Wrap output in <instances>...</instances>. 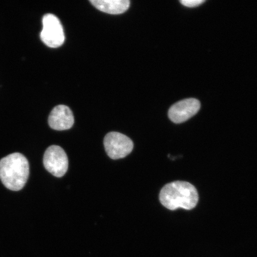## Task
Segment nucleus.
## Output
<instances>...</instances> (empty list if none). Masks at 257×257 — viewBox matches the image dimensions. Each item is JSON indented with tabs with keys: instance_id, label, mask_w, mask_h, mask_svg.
Listing matches in <instances>:
<instances>
[{
	"instance_id": "nucleus-6",
	"label": "nucleus",
	"mask_w": 257,
	"mask_h": 257,
	"mask_svg": "<svg viewBox=\"0 0 257 257\" xmlns=\"http://www.w3.org/2000/svg\"><path fill=\"white\" fill-rule=\"evenodd\" d=\"M201 104L197 99L188 98L176 102L170 108L169 117L175 123H181L194 116L200 110Z\"/></svg>"
},
{
	"instance_id": "nucleus-8",
	"label": "nucleus",
	"mask_w": 257,
	"mask_h": 257,
	"mask_svg": "<svg viewBox=\"0 0 257 257\" xmlns=\"http://www.w3.org/2000/svg\"><path fill=\"white\" fill-rule=\"evenodd\" d=\"M90 3L99 11L111 15L123 14L130 5L128 0H90Z\"/></svg>"
},
{
	"instance_id": "nucleus-5",
	"label": "nucleus",
	"mask_w": 257,
	"mask_h": 257,
	"mask_svg": "<svg viewBox=\"0 0 257 257\" xmlns=\"http://www.w3.org/2000/svg\"><path fill=\"white\" fill-rule=\"evenodd\" d=\"M43 163L45 168L53 176L61 178L68 169V159L62 148L51 146L44 153Z\"/></svg>"
},
{
	"instance_id": "nucleus-9",
	"label": "nucleus",
	"mask_w": 257,
	"mask_h": 257,
	"mask_svg": "<svg viewBox=\"0 0 257 257\" xmlns=\"http://www.w3.org/2000/svg\"><path fill=\"white\" fill-rule=\"evenodd\" d=\"M181 2L182 5L188 8H195L201 5L205 2L204 0H182Z\"/></svg>"
},
{
	"instance_id": "nucleus-4",
	"label": "nucleus",
	"mask_w": 257,
	"mask_h": 257,
	"mask_svg": "<svg viewBox=\"0 0 257 257\" xmlns=\"http://www.w3.org/2000/svg\"><path fill=\"white\" fill-rule=\"evenodd\" d=\"M104 145L108 156L113 160L124 158L133 152L134 149L133 141L124 135L116 132L106 135Z\"/></svg>"
},
{
	"instance_id": "nucleus-3",
	"label": "nucleus",
	"mask_w": 257,
	"mask_h": 257,
	"mask_svg": "<svg viewBox=\"0 0 257 257\" xmlns=\"http://www.w3.org/2000/svg\"><path fill=\"white\" fill-rule=\"evenodd\" d=\"M43 30L40 37L48 47L57 48L63 45L65 40L62 24L54 15L46 14L43 18Z\"/></svg>"
},
{
	"instance_id": "nucleus-2",
	"label": "nucleus",
	"mask_w": 257,
	"mask_h": 257,
	"mask_svg": "<svg viewBox=\"0 0 257 257\" xmlns=\"http://www.w3.org/2000/svg\"><path fill=\"white\" fill-rule=\"evenodd\" d=\"M160 201L170 210L179 208L192 210L198 202L197 189L190 183L175 181L166 185L160 193Z\"/></svg>"
},
{
	"instance_id": "nucleus-7",
	"label": "nucleus",
	"mask_w": 257,
	"mask_h": 257,
	"mask_svg": "<svg viewBox=\"0 0 257 257\" xmlns=\"http://www.w3.org/2000/svg\"><path fill=\"white\" fill-rule=\"evenodd\" d=\"M73 112L66 105L56 106L50 112L48 124L51 128L56 131L68 130L74 124Z\"/></svg>"
},
{
	"instance_id": "nucleus-1",
	"label": "nucleus",
	"mask_w": 257,
	"mask_h": 257,
	"mask_svg": "<svg viewBox=\"0 0 257 257\" xmlns=\"http://www.w3.org/2000/svg\"><path fill=\"white\" fill-rule=\"evenodd\" d=\"M30 175V165L21 153L9 154L0 160V180L6 188L18 191L23 189Z\"/></svg>"
}]
</instances>
